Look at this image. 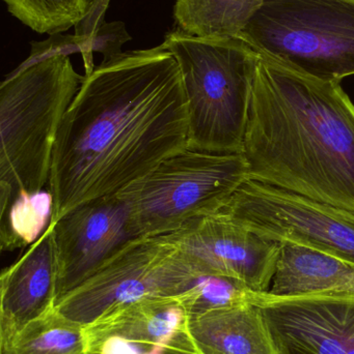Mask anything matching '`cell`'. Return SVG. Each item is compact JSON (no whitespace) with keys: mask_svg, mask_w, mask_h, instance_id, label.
<instances>
[{"mask_svg":"<svg viewBox=\"0 0 354 354\" xmlns=\"http://www.w3.org/2000/svg\"><path fill=\"white\" fill-rule=\"evenodd\" d=\"M85 76L54 147L49 225L82 204L116 195L187 149L182 74L162 44L122 52Z\"/></svg>","mask_w":354,"mask_h":354,"instance_id":"6da1fadb","label":"cell"},{"mask_svg":"<svg viewBox=\"0 0 354 354\" xmlns=\"http://www.w3.org/2000/svg\"><path fill=\"white\" fill-rule=\"evenodd\" d=\"M241 153L247 178L354 212V104L340 82L261 56Z\"/></svg>","mask_w":354,"mask_h":354,"instance_id":"7a4b0ae2","label":"cell"},{"mask_svg":"<svg viewBox=\"0 0 354 354\" xmlns=\"http://www.w3.org/2000/svg\"><path fill=\"white\" fill-rule=\"evenodd\" d=\"M85 76L70 56L19 66L0 86V214L49 183L60 124Z\"/></svg>","mask_w":354,"mask_h":354,"instance_id":"3957f363","label":"cell"},{"mask_svg":"<svg viewBox=\"0 0 354 354\" xmlns=\"http://www.w3.org/2000/svg\"><path fill=\"white\" fill-rule=\"evenodd\" d=\"M162 45L174 54L182 74L187 149L242 153L260 54L242 39L193 37L178 28Z\"/></svg>","mask_w":354,"mask_h":354,"instance_id":"277c9868","label":"cell"},{"mask_svg":"<svg viewBox=\"0 0 354 354\" xmlns=\"http://www.w3.org/2000/svg\"><path fill=\"white\" fill-rule=\"evenodd\" d=\"M239 39L301 74L341 82L354 75V0H263Z\"/></svg>","mask_w":354,"mask_h":354,"instance_id":"5b68a950","label":"cell"},{"mask_svg":"<svg viewBox=\"0 0 354 354\" xmlns=\"http://www.w3.org/2000/svg\"><path fill=\"white\" fill-rule=\"evenodd\" d=\"M247 179L242 153L185 149L116 195L128 204L141 237L161 236L222 212Z\"/></svg>","mask_w":354,"mask_h":354,"instance_id":"8992f818","label":"cell"},{"mask_svg":"<svg viewBox=\"0 0 354 354\" xmlns=\"http://www.w3.org/2000/svg\"><path fill=\"white\" fill-rule=\"evenodd\" d=\"M203 276L195 260L164 235L141 237L62 295L55 310L85 326L139 299L176 297Z\"/></svg>","mask_w":354,"mask_h":354,"instance_id":"52a82bcc","label":"cell"},{"mask_svg":"<svg viewBox=\"0 0 354 354\" xmlns=\"http://www.w3.org/2000/svg\"><path fill=\"white\" fill-rule=\"evenodd\" d=\"M222 212L260 236L311 248L354 266L351 210L247 179Z\"/></svg>","mask_w":354,"mask_h":354,"instance_id":"ba28073f","label":"cell"},{"mask_svg":"<svg viewBox=\"0 0 354 354\" xmlns=\"http://www.w3.org/2000/svg\"><path fill=\"white\" fill-rule=\"evenodd\" d=\"M164 236L186 252L206 276L224 277L268 292L281 243L231 220L224 212L188 221Z\"/></svg>","mask_w":354,"mask_h":354,"instance_id":"9c48e42d","label":"cell"},{"mask_svg":"<svg viewBox=\"0 0 354 354\" xmlns=\"http://www.w3.org/2000/svg\"><path fill=\"white\" fill-rule=\"evenodd\" d=\"M50 226L57 261V301L141 239L128 204L116 194L82 204Z\"/></svg>","mask_w":354,"mask_h":354,"instance_id":"30bf717a","label":"cell"},{"mask_svg":"<svg viewBox=\"0 0 354 354\" xmlns=\"http://www.w3.org/2000/svg\"><path fill=\"white\" fill-rule=\"evenodd\" d=\"M257 306L278 354H354V295L274 297Z\"/></svg>","mask_w":354,"mask_h":354,"instance_id":"8fae6325","label":"cell"},{"mask_svg":"<svg viewBox=\"0 0 354 354\" xmlns=\"http://www.w3.org/2000/svg\"><path fill=\"white\" fill-rule=\"evenodd\" d=\"M58 270L53 228L41 236L0 276V346L55 308Z\"/></svg>","mask_w":354,"mask_h":354,"instance_id":"7c38bea8","label":"cell"},{"mask_svg":"<svg viewBox=\"0 0 354 354\" xmlns=\"http://www.w3.org/2000/svg\"><path fill=\"white\" fill-rule=\"evenodd\" d=\"M187 312L176 297H150L122 306L83 326L87 354L110 339L145 348H185Z\"/></svg>","mask_w":354,"mask_h":354,"instance_id":"4fadbf2b","label":"cell"},{"mask_svg":"<svg viewBox=\"0 0 354 354\" xmlns=\"http://www.w3.org/2000/svg\"><path fill=\"white\" fill-rule=\"evenodd\" d=\"M183 335L191 354H278L254 304L187 315Z\"/></svg>","mask_w":354,"mask_h":354,"instance_id":"5bb4252c","label":"cell"},{"mask_svg":"<svg viewBox=\"0 0 354 354\" xmlns=\"http://www.w3.org/2000/svg\"><path fill=\"white\" fill-rule=\"evenodd\" d=\"M268 293L281 297L354 295V266L311 248L281 243Z\"/></svg>","mask_w":354,"mask_h":354,"instance_id":"9a60e30c","label":"cell"},{"mask_svg":"<svg viewBox=\"0 0 354 354\" xmlns=\"http://www.w3.org/2000/svg\"><path fill=\"white\" fill-rule=\"evenodd\" d=\"M263 0H175L177 28L186 35L239 39Z\"/></svg>","mask_w":354,"mask_h":354,"instance_id":"2e32d148","label":"cell"},{"mask_svg":"<svg viewBox=\"0 0 354 354\" xmlns=\"http://www.w3.org/2000/svg\"><path fill=\"white\" fill-rule=\"evenodd\" d=\"M0 354H87L83 326L54 308L0 346Z\"/></svg>","mask_w":354,"mask_h":354,"instance_id":"e0dca14e","label":"cell"},{"mask_svg":"<svg viewBox=\"0 0 354 354\" xmlns=\"http://www.w3.org/2000/svg\"><path fill=\"white\" fill-rule=\"evenodd\" d=\"M52 209L53 200L48 189L19 196L6 212L0 214L1 251L33 245L46 224L49 225Z\"/></svg>","mask_w":354,"mask_h":354,"instance_id":"ac0fdd59","label":"cell"},{"mask_svg":"<svg viewBox=\"0 0 354 354\" xmlns=\"http://www.w3.org/2000/svg\"><path fill=\"white\" fill-rule=\"evenodd\" d=\"M8 12L35 32L55 35L74 27L91 0H2Z\"/></svg>","mask_w":354,"mask_h":354,"instance_id":"d6986e66","label":"cell"},{"mask_svg":"<svg viewBox=\"0 0 354 354\" xmlns=\"http://www.w3.org/2000/svg\"><path fill=\"white\" fill-rule=\"evenodd\" d=\"M258 293L233 279L203 276L178 295L187 315L253 304Z\"/></svg>","mask_w":354,"mask_h":354,"instance_id":"ffe728a7","label":"cell"},{"mask_svg":"<svg viewBox=\"0 0 354 354\" xmlns=\"http://www.w3.org/2000/svg\"><path fill=\"white\" fill-rule=\"evenodd\" d=\"M110 0H91L83 18L75 25V35L80 37L85 47L82 54L85 75H89L96 68L94 64L93 45L96 37L105 23V15Z\"/></svg>","mask_w":354,"mask_h":354,"instance_id":"44dd1931","label":"cell"},{"mask_svg":"<svg viewBox=\"0 0 354 354\" xmlns=\"http://www.w3.org/2000/svg\"><path fill=\"white\" fill-rule=\"evenodd\" d=\"M31 50L28 58L21 66H29L45 58L55 55H68L71 54L85 53V47L80 37L75 35L55 33L47 39L42 41H31Z\"/></svg>","mask_w":354,"mask_h":354,"instance_id":"7402d4cb","label":"cell"},{"mask_svg":"<svg viewBox=\"0 0 354 354\" xmlns=\"http://www.w3.org/2000/svg\"><path fill=\"white\" fill-rule=\"evenodd\" d=\"M130 39V35L124 22H105L96 37L93 51L101 53L103 60L109 59L124 52L122 51L123 45Z\"/></svg>","mask_w":354,"mask_h":354,"instance_id":"603a6c76","label":"cell"},{"mask_svg":"<svg viewBox=\"0 0 354 354\" xmlns=\"http://www.w3.org/2000/svg\"><path fill=\"white\" fill-rule=\"evenodd\" d=\"M136 345L121 339H110L104 342L95 353L91 354H143Z\"/></svg>","mask_w":354,"mask_h":354,"instance_id":"cb8c5ba5","label":"cell"},{"mask_svg":"<svg viewBox=\"0 0 354 354\" xmlns=\"http://www.w3.org/2000/svg\"><path fill=\"white\" fill-rule=\"evenodd\" d=\"M168 348H164L161 346L152 347V348L148 349L143 354H168Z\"/></svg>","mask_w":354,"mask_h":354,"instance_id":"d4e9b609","label":"cell"}]
</instances>
